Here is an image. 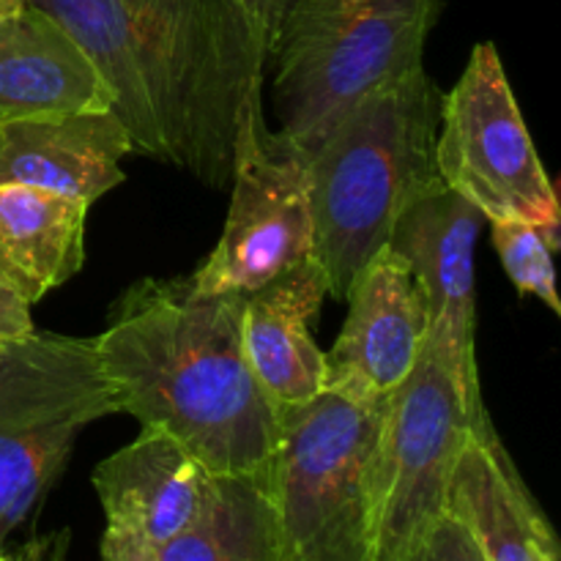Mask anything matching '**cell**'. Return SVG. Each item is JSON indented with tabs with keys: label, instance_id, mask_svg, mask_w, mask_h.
Returning a JSON list of instances; mask_svg holds the SVG:
<instances>
[{
	"label": "cell",
	"instance_id": "obj_1",
	"mask_svg": "<svg viewBox=\"0 0 561 561\" xmlns=\"http://www.w3.org/2000/svg\"><path fill=\"white\" fill-rule=\"evenodd\" d=\"M53 14L113 93L131 153L230 186L241 121L263 102L261 0H27Z\"/></svg>",
	"mask_w": 561,
	"mask_h": 561
},
{
	"label": "cell",
	"instance_id": "obj_2",
	"mask_svg": "<svg viewBox=\"0 0 561 561\" xmlns=\"http://www.w3.org/2000/svg\"><path fill=\"white\" fill-rule=\"evenodd\" d=\"M241 310L244 296L140 279L93 345L121 414L173 436L211 477L263 480L279 409L247 362Z\"/></svg>",
	"mask_w": 561,
	"mask_h": 561
},
{
	"label": "cell",
	"instance_id": "obj_3",
	"mask_svg": "<svg viewBox=\"0 0 561 561\" xmlns=\"http://www.w3.org/2000/svg\"><path fill=\"white\" fill-rule=\"evenodd\" d=\"M438 88L425 66L365 93L305 148L312 261L327 294L345 301L356 274L383 250L403 208L444 184L436 168Z\"/></svg>",
	"mask_w": 561,
	"mask_h": 561
},
{
	"label": "cell",
	"instance_id": "obj_4",
	"mask_svg": "<svg viewBox=\"0 0 561 561\" xmlns=\"http://www.w3.org/2000/svg\"><path fill=\"white\" fill-rule=\"evenodd\" d=\"M277 131L305 151L365 93L422 69L438 0H261Z\"/></svg>",
	"mask_w": 561,
	"mask_h": 561
},
{
	"label": "cell",
	"instance_id": "obj_5",
	"mask_svg": "<svg viewBox=\"0 0 561 561\" xmlns=\"http://www.w3.org/2000/svg\"><path fill=\"white\" fill-rule=\"evenodd\" d=\"M383 403L323 389L279 409L263 488L288 561H376Z\"/></svg>",
	"mask_w": 561,
	"mask_h": 561
},
{
	"label": "cell",
	"instance_id": "obj_6",
	"mask_svg": "<svg viewBox=\"0 0 561 561\" xmlns=\"http://www.w3.org/2000/svg\"><path fill=\"white\" fill-rule=\"evenodd\" d=\"M491 431L477 359L444 334L427 332L405 381L383 403L378 438L376 561H394L433 520L447 513L460 453Z\"/></svg>",
	"mask_w": 561,
	"mask_h": 561
},
{
	"label": "cell",
	"instance_id": "obj_7",
	"mask_svg": "<svg viewBox=\"0 0 561 561\" xmlns=\"http://www.w3.org/2000/svg\"><path fill=\"white\" fill-rule=\"evenodd\" d=\"M121 414L93 340L33 332L0 348V551L69 460L77 436Z\"/></svg>",
	"mask_w": 561,
	"mask_h": 561
},
{
	"label": "cell",
	"instance_id": "obj_8",
	"mask_svg": "<svg viewBox=\"0 0 561 561\" xmlns=\"http://www.w3.org/2000/svg\"><path fill=\"white\" fill-rule=\"evenodd\" d=\"M436 168L444 184L491 222L559 230L553 181L531 142L496 44L471 49L458 85L438 104Z\"/></svg>",
	"mask_w": 561,
	"mask_h": 561
},
{
	"label": "cell",
	"instance_id": "obj_9",
	"mask_svg": "<svg viewBox=\"0 0 561 561\" xmlns=\"http://www.w3.org/2000/svg\"><path fill=\"white\" fill-rule=\"evenodd\" d=\"M230 208L211 255L190 277L201 294L250 296L312 261V206L301 148L252 104L236 140Z\"/></svg>",
	"mask_w": 561,
	"mask_h": 561
},
{
	"label": "cell",
	"instance_id": "obj_10",
	"mask_svg": "<svg viewBox=\"0 0 561 561\" xmlns=\"http://www.w3.org/2000/svg\"><path fill=\"white\" fill-rule=\"evenodd\" d=\"M348 318L327 356L323 389L351 400H387L416 365L431 312L411 268L389 247L356 274Z\"/></svg>",
	"mask_w": 561,
	"mask_h": 561
},
{
	"label": "cell",
	"instance_id": "obj_11",
	"mask_svg": "<svg viewBox=\"0 0 561 561\" xmlns=\"http://www.w3.org/2000/svg\"><path fill=\"white\" fill-rule=\"evenodd\" d=\"M482 222L485 217L466 197L438 184L403 208L387 241L414 274L433 332L469 359H477L474 247Z\"/></svg>",
	"mask_w": 561,
	"mask_h": 561
},
{
	"label": "cell",
	"instance_id": "obj_12",
	"mask_svg": "<svg viewBox=\"0 0 561 561\" xmlns=\"http://www.w3.org/2000/svg\"><path fill=\"white\" fill-rule=\"evenodd\" d=\"M104 110L107 82L53 14L27 0L0 11V124Z\"/></svg>",
	"mask_w": 561,
	"mask_h": 561
},
{
	"label": "cell",
	"instance_id": "obj_13",
	"mask_svg": "<svg viewBox=\"0 0 561 561\" xmlns=\"http://www.w3.org/2000/svg\"><path fill=\"white\" fill-rule=\"evenodd\" d=\"M129 131L113 110L0 124V186H31L91 206L124 181Z\"/></svg>",
	"mask_w": 561,
	"mask_h": 561
},
{
	"label": "cell",
	"instance_id": "obj_14",
	"mask_svg": "<svg viewBox=\"0 0 561 561\" xmlns=\"http://www.w3.org/2000/svg\"><path fill=\"white\" fill-rule=\"evenodd\" d=\"M208 482L211 474L195 455L157 427H142L135 442L93 469L107 524L137 531L159 548L190 529Z\"/></svg>",
	"mask_w": 561,
	"mask_h": 561
},
{
	"label": "cell",
	"instance_id": "obj_15",
	"mask_svg": "<svg viewBox=\"0 0 561 561\" xmlns=\"http://www.w3.org/2000/svg\"><path fill=\"white\" fill-rule=\"evenodd\" d=\"M327 296V279L316 261L244 296L241 340L247 362L277 409L310 403L323 392L327 356L312 340L310 321Z\"/></svg>",
	"mask_w": 561,
	"mask_h": 561
},
{
	"label": "cell",
	"instance_id": "obj_16",
	"mask_svg": "<svg viewBox=\"0 0 561 561\" xmlns=\"http://www.w3.org/2000/svg\"><path fill=\"white\" fill-rule=\"evenodd\" d=\"M447 513L471 531L485 561H559L551 526L493 427L471 436L460 453Z\"/></svg>",
	"mask_w": 561,
	"mask_h": 561
},
{
	"label": "cell",
	"instance_id": "obj_17",
	"mask_svg": "<svg viewBox=\"0 0 561 561\" xmlns=\"http://www.w3.org/2000/svg\"><path fill=\"white\" fill-rule=\"evenodd\" d=\"M88 206L31 186H0V285L36 305L85 263Z\"/></svg>",
	"mask_w": 561,
	"mask_h": 561
},
{
	"label": "cell",
	"instance_id": "obj_18",
	"mask_svg": "<svg viewBox=\"0 0 561 561\" xmlns=\"http://www.w3.org/2000/svg\"><path fill=\"white\" fill-rule=\"evenodd\" d=\"M162 561H288L263 480L211 477L190 529L159 548Z\"/></svg>",
	"mask_w": 561,
	"mask_h": 561
},
{
	"label": "cell",
	"instance_id": "obj_19",
	"mask_svg": "<svg viewBox=\"0 0 561 561\" xmlns=\"http://www.w3.org/2000/svg\"><path fill=\"white\" fill-rule=\"evenodd\" d=\"M493 247L518 294H531L561 316L553 274V252L559 250V230L524 222H493Z\"/></svg>",
	"mask_w": 561,
	"mask_h": 561
},
{
	"label": "cell",
	"instance_id": "obj_20",
	"mask_svg": "<svg viewBox=\"0 0 561 561\" xmlns=\"http://www.w3.org/2000/svg\"><path fill=\"white\" fill-rule=\"evenodd\" d=\"M394 561H485V557L471 531L453 513H444Z\"/></svg>",
	"mask_w": 561,
	"mask_h": 561
},
{
	"label": "cell",
	"instance_id": "obj_21",
	"mask_svg": "<svg viewBox=\"0 0 561 561\" xmlns=\"http://www.w3.org/2000/svg\"><path fill=\"white\" fill-rule=\"evenodd\" d=\"M102 561H162L159 546L137 531L107 524L102 535Z\"/></svg>",
	"mask_w": 561,
	"mask_h": 561
},
{
	"label": "cell",
	"instance_id": "obj_22",
	"mask_svg": "<svg viewBox=\"0 0 561 561\" xmlns=\"http://www.w3.org/2000/svg\"><path fill=\"white\" fill-rule=\"evenodd\" d=\"M69 529L49 531V535L31 537V540L16 548H3L0 561H66V557H69Z\"/></svg>",
	"mask_w": 561,
	"mask_h": 561
},
{
	"label": "cell",
	"instance_id": "obj_23",
	"mask_svg": "<svg viewBox=\"0 0 561 561\" xmlns=\"http://www.w3.org/2000/svg\"><path fill=\"white\" fill-rule=\"evenodd\" d=\"M33 332H36V327H33L31 318V305L0 285V345L25 340Z\"/></svg>",
	"mask_w": 561,
	"mask_h": 561
},
{
	"label": "cell",
	"instance_id": "obj_24",
	"mask_svg": "<svg viewBox=\"0 0 561 561\" xmlns=\"http://www.w3.org/2000/svg\"><path fill=\"white\" fill-rule=\"evenodd\" d=\"M20 3H25V0H0V11L14 9V5H20Z\"/></svg>",
	"mask_w": 561,
	"mask_h": 561
},
{
	"label": "cell",
	"instance_id": "obj_25",
	"mask_svg": "<svg viewBox=\"0 0 561 561\" xmlns=\"http://www.w3.org/2000/svg\"><path fill=\"white\" fill-rule=\"evenodd\" d=\"M0 348H3V345H0Z\"/></svg>",
	"mask_w": 561,
	"mask_h": 561
}]
</instances>
